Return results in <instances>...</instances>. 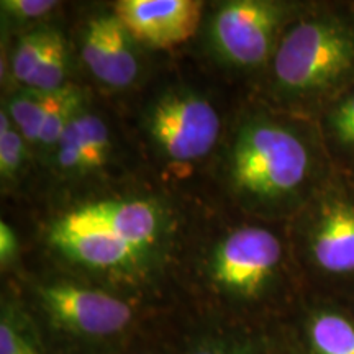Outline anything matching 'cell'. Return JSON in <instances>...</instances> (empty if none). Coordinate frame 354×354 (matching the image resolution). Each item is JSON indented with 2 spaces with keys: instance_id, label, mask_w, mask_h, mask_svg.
Masks as SVG:
<instances>
[{
  "instance_id": "6da1fadb",
  "label": "cell",
  "mask_w": 354,
  "mask_h": 354,
  "mask_svg": "<svg viewBox=\"0 0 354 354\" xmlns=\"http://www.w3.org/2000/svg\"><path fill=\"white\" fill-rule=\"evenodd\" d=\"M354 71V30L335 17H317L294 25L274 55L279 91L295 97L318 95Z\"/></svg>"
},
{
  "instance_id": "7a4b0ae2",
  "label": "cell",
  "mask_w": 354,
  "mask_h": 354,
  "mask_svg": "<svg viewBox=\"0 0 354 354\" xmlns=\"http://www.w3.org/2000/svg\"><path fill=\"white\" fill-rule=\"evenodd\" d=\"M230 172L243 196L261 202L284 201L307 180L308 148L297 133L279 123L251 122L238 133Z\"/></svg>"
},
{
  "instance_id": "3957f363",
  "label": "cell",
  "mask_w": 354,
  "mask_h": 354,
  "mask_svg": "<svg viewBox=\"0 0 354 354\" xmlns=\"http://www.w3.org/2000/svg\"><path fill=\"white\" fill-rule=\"evenodd\" d=\"M148 128L159 151L176 162H192L212 151L220 135V115L209 100L172 88L151 105Z\"/></svg>"
},
{
  "instance_id": "277c9868",
  "label": "cell",
  "mask_w": 354,
  "mask_h": 354,
  "mask_svg": "<svg viewBox=\"0 0 354 354\" xmlns=\"http://www.w3.org/2000/svg\"><path fill=\"white\" fill-rule=\"evenodd\" d=\"M282 261L281 241L261 227H243L225 236L210 261L220 289L238 297H254L268 287Z\"/></svg>"
},
{
  "instance_id": "5b68a950",
  "label": "cell",
  "mask_w": 354,
  "mask_h": 354,
  "mask_svg": "<svg viewBox=\"0 0 354 354\" xmlns=\"http://www.w3.org/2000/svg\"><path fill=\"white\" fill-rule=\"evenodd\" d=\"M38 300L56 326L88 338L120 333L133 320V310L125 300L74 282L55 281L39 286Z\"/></svg>"
},
{
  "instance_id": "8992f818",
  "label": "cell",
  "mask_w": 354,
  "mask_h": 354,
  "mask_svg": "<svg viewBox=\"0 0 354 354\" xmlns=\"http://www.w3.org/2000/svg\"><path fill=\"white\" fill-rule=\"evenodd\" d=\"M281 19L282 8L277 3L261 0L228 2L212 20V41L230 63L259 66L272 51Z\"/></svg>"
},
{
  "instance_id": "52a82bcc",
  "label": "cell",
  "mask_w": 354,
  "mask_h": 354,
  "mask_svg": "<svg viewBox=\"0 0 354 354\" xmlns=\"http://www.w3.org/2000/svg\"><path fill=\"white\" fill-rule=\"evenodd\" d=\"M51 243L74 263L100 271L127 269L136 263L141 251L91 216L84 207L69 212L53 225Z\"/></svg>"
},
{
  "instance_id": "ba28073f",
  "label": "cell",
  "mask_w": 354,
  "mask_h": 354,
  "mask_svg": "<svg viewBox=\"0 0 354 354\" xmlns=\"http://www.w3.org/2000/svg\"><path fill=\"white\" fill-rule=\"evenodd\" d=\"M198 0H120L113 15L135 41L171 48L187 41L201 24Z\"/></svg>"
},
{
  "instance_id": "9c48e42d",
  "label": "cell",
  "mask_w": 354,
  "mask_h": 354,
  "mask_svg": "<svg viewBox=\"0 0 354 354\" xmlns=\"http://www.w3.org/2000/svg\"><path fill=\"white\" fill-rule=\"evenodd\" d=\"M135 39L115 15H97L86 25L81 41L82 61L97 81L125 88L140 74Z\"/></svg>"
},
{
  "instance_id": "30bf717a",
  "label": "cell",
  "mask_w": 354,
  "mask_h": 354,
  "mask_svg": "<svg viewBox=\"0 0 354 354\" xmlns=\"http://www.w3.org/2000/svg\"><path fill=\"white\" fill-rule=\"evenodd\" d=\"M310 251L322 271L354 272V205L342 198L323 202L310 233Z\"/></svg>"
},
{
  "instance_id": "8fae6325",
  "label": "cell",
  "mask_w": 354,
  "mask_h": 354,
  "mask_svg": "<svg viewBox=\"0 0 354 354\" xmlns=\"http://www.w3.org/2000/svg\"><path fill=\"white\" fill-rule=\"evenodd\" d=\"M110 133L105 122L82 109L69 123L55 149L56 165L69 174H86L105 165Z\"/></svg>"
},
{
  "instance_id": "7c38bea8",
  "label": "cell",
  "mask_w": 354,
  "mask_h": 354,
  "mask_svg": "<svg viewBox=\"0 0 354 354\" xmlns=\"http://www.w3.org/2000/svg\"><path fill=\"white\" fill-rule=\"evenodd\" d=\"M84 209L120 240L141 253L158 240L161 214L151 202L107 201L84 205Z\"/></svg>"
},
{
  "instance_id": "4fadbf2b",
  "label": "cell",
  "mask_w": 354,
  "mask_h": 354,
  "mask_svg": "<svg viewBox=\"0 0 354 354\" xmlns=\"http://www.w3.org/2000/svg\"><path fill=\"white\" fill-rule=\"evenodd\" d=\"M307 336L313 354H354V323L338 312L313 313L307 323Z\"/></svg>"
},
{
  "instance_id": "5bb4252c",
  "label": "cell",
  "mask_w": 354,
  "mask_h": 354,
  "mask_svg": "<svg viewBox=\"0 0 354 354\" xmlns=\"http://www.w3.org/2000/svg\"><path fill=\"white\" fill-rule=\"evenodd\" d=\"M51 100L53 94H41L32 88H24L8 102V117L24 135L26 145L38 146L39 133L50 110Z\"/></svg>"
},
{
  "instance_id": "9a60e30c",
  "label": "cell",
  "mask_w": 354,
  "mask_h": 354,
  "mask_svg": "<svg viewBox=\"0 0 354 354\" xmlns=\"http://www.w3.org/2000/svg\"><path fill=\"white\" fill-rule=\"evenodd\" d=\"M82 109V94L79 92V88L66 86L61 91L55 92L50 110H48L41 127V133H39V148L56 149L66 128Z\"/></svg>"
},
{
  "instance_id": "2e32d148",
  "label": "cell",
  "mask_w": 354,
  "mask_h": 354,
  "mask_svg": "<svg viewBox=\"0 0 354 354\" xmlns=\"http://www.w3.org/2000/svg\"><path fill=\"white\" fill-rule=\"evenodd\" d=\"M66 79V46L59 32H53V37L46 51L35 69L32 79L25 88L41 92V94H55L61 91Z\"/></svg>"
},
{
  "instance_id": "e0dca14e",
  "label": "cell",
  "mask_w": 354,
  "mask_h": 354,
  "mask_svg": "<svg viewBox=\"0 0 354 354\" xmlns=\"http://www.w3.org/2000/svg\"><path fill=\"white\" fill-rule=\"evenodd\" d=\"M53 28H38L20 38L12 56V74L20 84H26L32 79L35 69L46 51L53 37Z\"/></svg>"
},
{
  "instance_id": "ac0fdd59",
  "label": "cell",
  "mask_w": 354,
  "mask_h": 354,
  "mask_svg": "<svg viewBox=\"0 0 354 354\" xmlns=\"http://www.w3.org/2000/svg\"><path fill=\"white\" fill-rule=\"evenodd\" d=\"M0 354H43L33 331L10 307H3L0 318Z\"/></svg>"
},
{
  "instance_id": "d6986e66",
  "label": "cell",
  "mask_w": 354,
  "mask_h": 354,
  "mask_svg": "<svg viewBox=\"0 0 354 354\" xmlns=\"http://www.w3.org/2000/svg\"><path fill=\"white\" fill-rule=\"evenodd\" d=\"M26 141L19 128L13 125L7 110L0 113V174L10 180L20 171L25 159Z\"/></svg>"
},
{
  "instance_id": "ffe728a7",
  "label": "cell",
  "mask_w": 354,
  "mask_h": 354,
  "mask_svg": "<svg viewBox=\"0 0 354 354\" xmlns=\"http://www.w3.org/2000/svg\"><path fill=\"white\" fill-rule=\"evenodd\" d=\"M330 128L339 143L354 146V88L336 104L330 115Z\"/></svg>"
},
{
  "instance_id": "44dd1931",
  "label": "cell",
  "mask_w": 354,
  "mask_h": 354,
  "mask_svg": "<svg viewBox=\"0 0 354 354\" xmlns=\"http://www.w3.org/2000/svg\"><path fill=\"white\" fill-rule=\"evenodd\" d=\"M2 10L17 20H35L48 15L57 7L53 0H3Z\"/></svg>"
},
{
  "instance_id": "7402d4cb",
  "label": "cell",
  "mask_w": 354,
  "mask_h": 354,
  "mask_svg": "<svg viewBox=\"0 0 354 354\" xmlns=\"http://www.w3.org/2000/svg\"><path fill=\"white\" fill-rule=\"evenodd\" d=\"M17 251H19V241H17L15 233L2 220L0 221V261L3 268L15 259Z\"/></svg>"
},
{
  "instance_id": "603a6c76",
  "label": "cell",
  "mask_w": 354,
  "mask_h": 354,
  "mask_svg": "<svg viewBox=\"0 0 354 354\" xmlns=\"http://www.w3.org/2000/svg\"><path fill=\"white\" fill-rule=\"evenodd\" d=\"M189 354H251L248 349L230 343H203Z\"/></svg>"
}]
</instances>
